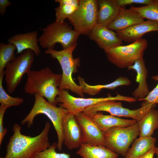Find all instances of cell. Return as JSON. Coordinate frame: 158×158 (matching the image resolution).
Returning <instances> with one entry per match:
<instances>
[{
    "mask_svg": "<svg viewBox=\"0 0 158 158\" xmlns=\"http://www.w3.org/2000/svg\"><path fill=\"white\" fill-rule=\"evenodd\" d=\"M50 128V123L46 122L42 132L32 137L22 134L21 127L18 123L14 124L13 133L6 145L3 158H34L50 146L49 138Z\"/></svg>",
    "mask_w": 158,
    "mask_h": 158,
    "instance_id": "obj_1",
    "label": "cell"
},
{
    "mask_svg": "<svg viewBox=\"0 0 158 158\" xmlns=\"http://www.w3.org/2000/svg\"><path fill=\"white\" fill-rule=\"evenodd\" d=\"M27 74L24 90L26 93H38L51 104L56 106V97L59 94L62 74L54 73L47 67L39 71L30 70Z\"/></svg>",
    "mask_w": 158,
    "mask_h": 158,
    "instance_id": "obj_2",
    "label": "cell"
},
{
    "mask_svg": "<svg viewBox=\"0 0 158 158\" xmlns=\"http://www.w3.org/2000/svg\"><path fill=\"white\" fill-rule=\"evenodd\" d=\"M35 100L34 105L27 116L21 121L23 125L26 124L28 128L32 125L35 116L40 114L45 115L52 122L56 132L58 141L57 148L61 150L63 144L62 122L64 117L68 111L61 107L53 105L46 100L44 97L38 93L34 94Z\"/></svg>",
    "mask_w": 158,
    "mask_h": 158,
    "instance_id": "obj_3",
    "label": "cell"
},
{
    "mask_svg": "<svg viewBox=\"0 0 158 158\" xmlns=\"http://www.w3.org/2000/svg\"><path fill=\"white\" fill-rule=\"evenodd\" d=\"M77 45L76 44L65 49L57 51L54 49H47L45 51L53 59H56L60 63L62 71V78L59 90H70L73 92L84 97L82 87L75 82L72 78L73 73L78 72L80 66L79 58H74L73 53Z\"/></svg>",
    "mask_w": 158,
    "mask_h": 158,
    "instance_id": "obj_4",
    "label": "cell"
},
{
    "mask_svg": "<svg viewBox=\"0 0 158 158\" xmlns=\"http://www.w3.org/2000/svg\"><path fill=\"white\" fill-rule=\"evenodd\" d=\"M42 33L38 42L43 48L54 49L56 44L59 43L63 49H66L77 44L80 35L66 22L59 23L55 21L41 28Z\"/></svg>",
    "mask_w": 158,
    "mask_h": 158,
    "instance_id": "obj_5",
    "label": "cell"
},
{
    "mask_svg": "<svg viewBox=\"0 0 158 158\" xmlns=\"http://www.w3.org/2000/svg\"><path fill=\"white\" fill-rule=\"evenodd\" d=\"M147 42L141 38L126 45H119L104 50L108 60L119 68H128L143 58Z\"/></svg>",
    "mask_w": 158,
    "mask_h": 158,
    "instance_id": "obj_6",
    "label": "cell"
},
{
    "mask_svg": "<svg viewBox=\"0 0 158 158\" xmlns=\"http://www.w3.org/2000/svg\"><path fill=\"white\" fill-rule=\"evenodd\" d=\"M139 135L138 122L127 127L113 128L104 133V145L125 157L130 144Z\"/></svg>",
    "mask_w": 158,
    "mask_h": 158,
    "instance_id": "obj_7",
    "label": "cell"
},
{
    "mask_svg": "<svg viewBox=\"0 0 158 158\" xmlns=\"http://www.w3.org/2000/svg\"><path fill=\"white\" fill-rule=\"evenodd\" d=\"M56 101L60 107L67 110L69 113L74 115L83 112L87 107L99 102L107 101H121L130 103L135 102L136 99L133 97L124 96L116 92L117 95L112 97L108 95L106 97L98 98H78L72 96L68 90H59Z\"/></svg>",
    "mask_w": 158,
    "mask_h": 158,
    "instance_id": "obj_8",
    "label": "cell"
},
{
    "mask_svg": "<svg viewBox=\"0 0 158 158\" xmlns=\"http://www.w3.org/2000/svg\"><path fill=\"white\" fill-rule=\"evenodd\" d=\"M141 105V107L138 109L132 110L123 107L121 102L107 101L89 107L83 112L90 116L98 112L106 111L113 116L131 118L138 122L151 109L154 108L156 104L144 102Z\"/></svg>",
    "mask_w": 158,
    "mask_h": 158,
    "instance_id": "obj_9",
    "label": "cell"
},
{
    "mask_svg": "<svg viewBox=\"0 0 158 158\" xmlns=\"http://www.w3.org/2000/svg\"><path fill=\"white\" fill-rule=\"evenodd\" d=\"M99 7L97 0H80L76 11L67 19L80 35H89L97 23Z\"/></svg>",
    "mask_w": 158,
    "mask_h": 158,
    "instance_id": "obj_10",
    "label": "cell"
},
{
    "mask_svg": "<svg viewBox=\"0 0 158 158\" xmlns=\"http://www.w3.org/2000/svg\"><path fill=\"white\" fill-rule=\"evenodd\" d=\"M34 56L33 51L28 49L7 64L4 75L8 93L12 94L15 92L23 75L31 70Z\"/></svg>",
    "mask_w": 158,
    "mask_h": 158,
    "instance_id": "obj_11",
    "label": "cell"
},
{
    "mask_svg": "<svg viewBox=\"0 0 158 158\" xmlns=\"http://www.w3.org/2000/svg\"><path fill=\"white\" fill-rule=\"evenodd\" d=\"M62 127L63 144L70 150L79 148L83 142V135L75 115L67 114L63 118Z\"/></svg>",
    "mask_w": 158,
    "mask_h": 158,
    "instance_id": "obj_12",
    "label": "cell"
},
{
    "mask_svg": "<svg viewBox=\"0 0 158 158\" xmlns=\"http://www.w3.org/2000/svg\"><path fill=\"white\" fill-rule=\"evenodd\" d=\"M75 116L83 131V143L104 146V133L92 119L83 112Z\"/></svg>",
    "mask_w": 158,
    "mask_h": 158,
    "instance_id": "obj_13",
    "label": "cell"
},
{
    "mask_svg": "<svg viewBox=\"0 0 158 158\" xmlns=\"http://www.w3.org/2000/svg\"><path fill=\"white\" fill-rule=\"evenodd\" d=\"M89 37L104 50L121 45L123 43V41L116 32L107 26L97 23L92 29Z\"/></svg>",
    "mask_w": 158,
    "mask_h": 158,
    "instance_id": "obj_14",
    "label": "cell"
},
{
    "mask_svg": "<svg viewBox=\"0 0 158 158\" xmlns=\"http://www.w3.org/2000/svg\"><path fill=\"white\" fill-rule=\"evenodd\" d=\"M152 31L158 32V22L148 20L116 32L123 41L132 43L142 38L145 33Z\"/></svg>",
    "mask_w": 158,
    "mask_h": 158,
    "instance_id": "obj_15",
    "label": "cell"
},
{
    "mask_svg": "<svg viewBox=\"0 0 158 158\" xmlns=\"http://www.w3.org/2000/svg\"><path fill=\"white\" fill-rule=\"evenodd\" d=\"M38 42L37 32L36 31L16 34L8 40V43L16 46V54L21 53L24 50L30 49L37 56H39L41 52Z\"/></svg>",
    "mask_w": 158,
    "mask_h": 158,
    "instance_id": "obj_16",
    "label": "cell"
},
{
    "mask_svg": "<svg viewBox=\"0 0 158 158\" xmlns=\"http://www.w3.org/2000/svg\"><path fill=\"white\" fill-rule=\"evenodd\" d=\"M128 69L135 71L137 74L135 81L138 83V85L132 93L133 97L138 100L145 98L150 91L147 82L148 71L143 58L136 61Z\"/></svg>",
    "mask_w": 158,
    "mask_h": 158,
    "instance_id": "obj_17",
    "label": "cell"
},
{
    "mask_svg": "<svg viewBox=\"0 0 158 158\" xmlns=\"http://www.w3.org/2000/svg\"><path fill=\"white\" fill-rule=\"evenodd\" d=\"M144 19L138 12L130 8H122L117 16L107 27L117 32L142 22Z\"/></svg>",
    "mask_w": 158,
    "mask_h": 158,
    "instance_id": "obj_18",
    "label": "cell"
},
{
    "mask_svg": "<svg viewBox=\"0 0 158 158\" xmlns=\"http://www.w3.org/2000/svg\"><path fill=\"white\" fill-rule=\"evenodd\" d=\"M88 116L104 133L113 128L127 127L137 122L134 119L121 118L112 115H104L99 112Z\"/></svg>",
    "mask_w": 158,
    "mask_h": 158,
    "instance_id": "obj_19",
    "label": "cell"
},
{
    "mask_svg": "<svg viewBox=\"0 0 158 158\" xmlns=\"http://www.w3.org/2000/svg\"><path fill=\"white\" fill-rule=\"evenodd\" d=\"M97 3L99 10L97 23L107 26L117 16L122 8L116 0H98Z\"/></svg>",
    "mask_w": 158,
    "mask_h": 158,
    "instance_id": "obj_20",
    "label": "cell"
},
{
    "mask_svg": "<svg viewBox=\"0 0 158 158\" xmlns=\"http://www.w3.org/2000/svg\"><path fill=\"white\" fill-rule=\"evenodd\" d=\"M79 85L81 86L84 93L90 95H94L98 94L103 89L114 90L116 87L121 86H129L131 82L128 78L120 76L110 83L105 85H90L86 83L83 78L80 76L77 78Z\"/></svg>",
    "mask_w": 158,
    "mask_h": 158,
    "instance_id": "obj_21",
    "label": "cell"
},
{
    "mask_svg": "<svg viewBox=\"0 0 158 158\" xmlns=\"http://www.w3.org/2000/svg\"><path fill=\"white\" fill-rule=\"evenodd\" d=\"M77 154L83 158H117V154L104 146L83 143Z\"/></svg>",
    "mask_w": 158,
    "mask_h": 158,
    "instance_id": "obj_22",
    "label": "cell"
},
{
    "mask_svg": "<svg viewBox=\"0 0 158 158\" xmlns=\"http://www.w3.org/2000/svg\"><path fill=\"white\" fill-rule=\"evenodd\" d=\"M138 122L139 137L152 136L154 131L158 128V110L151 109Z\"/></svg>",
    "mask_w": 158,
    "mask_h": 158,
    "instance_id": "obj_23",
    "label": "cell"
},
{
    "mask_svg": "<svg viewBox=\"0 0 158 158\" xmlns=\"http://www.w3.org/2000/svg\"><path fill=\"white\" fill-rule=\"evenodd\" d=\"M156 139L152 136L136 138L129 149L125 158H138L154 147Z\"/></svg>",
    "mask_w": 158,
    "mask_h": 158,
    "instance_id": "obj_24",
    "label": "cell"
},
{
    "mask_svg": "<svg viewBox=\"0 0 158 158\" xmlns=\"http://www.w3.org/2000/svg\"><path fill=\"white\" fill-rule=\"evenodd\" d=\"M80 0H55L59 5L55 8L56 20L62 23L70 17L77 9Z\"/></svg>",
    "mask_w": 158,
    "mask_h": 158,
    "instance_id": "obj_25",
    "label": "cell"
},
{
    "mask_svg": "<svg viewBox=\"0 0 158 158\" xmlns=\"http://www.w3.org/2000/svg\"><path fill=\"white\" fill-rule=\"evenodd\" d=\"M16 50V47L13 44L0 43V74L4 70L7 64L16 57L14 54Z\"/></svg>",
    "mask_w": 158,
    "mask_h": 158,
    "instance_id": "obj_26",
    "label": "cell"
},
{
    "mask_svg": "<svg viewBox=\"0 0 158 158\" xmlns=\"http://www.w3.org/2000/svg\"><path fill=\"white\" fill-rule=\"evenodd\" d=\"M4 74L5 70L0 74V106L7 109L12 106H19L23 103L24 100L20 97H12L5 92L2 85Z\"/></svg>",
    "mask_w": 158,
    "mask_h": 158,
    "instance_id": "obj_27",
    "label": "cell"
},
{
    "mask_svg": "<svg viewBox=\"0 0 158 158\" xmlns=\"http://www.w3.org/2000/svg\"><path fill=\"white\" fill-rule=\"evenodd\" d=\"M130 8L138 12L144 18L158 22V0H153L150 4L144 6H132Z\"/></svg>",
    "mask_w": 158,
    "mask_h": 158,
    "instance_id": "obj_28",
    "label": "cell"
},
{
    "mask_svg": "<svg viewBox=\"0 0 158 158\" xmlns=\"http://www.w3.org/2000/svg\"><path fill=\"white\" fill-rule=\"evenodd\" d=\"M57 143L53 142L48 148L38 153L34 158H70L69 154L59 153L56 151Z\"/></svg>",
    "mask_w": 158,
    "mask_h": 158,
    "instance_id": "obj_29",
    "label": "cell"
},
{
    "mask_svg": "<svg viewBox=\"0 0 158 158\" xmlns=\"http://www.w3.org/2000/svg\"><path fill=\"white\" fill-rule=\"evenodd\" d=\"M151 78L157 82V84L145 97L138 101L144 100L147 103L156 104H158V75L153 76Z\"/></svg>",
    "mask_w": 158,
    "mask_h": 158,
    "instance_id": "obj_30",
    "label": "cell"
},
{
    "mask_svg": "<svg viewBox=\"0 0 158 158\" xmlns=\"http://www.w3.org/2000/svg\"><path fill=\"white\" fill-rule=\"evenodd\" d=\"M118 5L122 8L126 5L133 4H144L148 5L150 4L153 0H116Z\"/></svg>",
    "mask_w": 158,
    "mask_h": 158,
    "instance_id": "obj_31",
    "label": "cell"
},
{
    "mask_svg": "<svg viewBox=\"0 0 158 158\" xmlns=\"http://www.w3.org/2000/svg\"><path fill=\"white\" fill-rule=\"evenodd\" d=\"M7 109L0 106V146H1L7 130L4 128L3 124L4 115Z\"/></svg>",
    "mask_w": 158,
    "mask_h": 158,
    "instance_id": "obj_32",
    "label": "cell"
},
{
    "mask_svg": "<svg viewBox=\"0 0 158 158\" xmlns=\"http://www.w3.org/2000/svg\"><path fill=\"white\" fill-rule=\"evenodd\" d=\"M12 4L8 0H0V14L4 15L6 11V8Z\"/></svg>",
    "mask_w": 158,
    "mask_h": 158,
    "instance_id": "obj_33",
    "label": "cell"
},
{
    "mask_svg": "<svg viewBox=\"0 0 158 158\" xmlns=\"http://www.w3.org/2000/svg\"><path fill=\"white\" fill-rule=\"evenodd\" d=\"M155 147L152 148L138 158H153L154 154H155Z\"/></svg>",
    "mask_w": 158,
    "mask_h": 158,
    "instance_id": "obj_34",
    "label": "cell"
},
{
    "mask_svg": "<svg viewBox=\"0 0 158 158\" xmlns=\"http://www.w3.org/2000/svg\"><path fill=\"white\" fill-rule=\"evenodd\" d=\"M155 154H156L158 158V147H155Z\"/></svg>",
    "mask_w": 158,
    "mask_h": 158,
    "instance_id": "obj_35",
    "label": "cell"
}]
</instances>
